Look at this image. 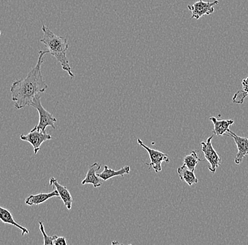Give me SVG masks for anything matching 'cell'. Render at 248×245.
I'll list each match as a JSON object with an SVG mask.
<instances>
[{"instance_id": "ffe728a7", "label": "cell", "mask_w": 248, "mask_h": 245, "mask_svg": "<svg viewBox=\"0 0 248 245\" xmlns=\"http://www.w3.org/2000/svg\"><path fill=\"white\" fill-rule=\"evenodd\" d=\"M242 85L243 86V91L248 95V77L242 81Z\"/></svg>"}, {"instance_id": "30bf717a", "label": "cell", "mask_w": 248, "mask_h": 245, "mask_svg": "<svg viewBox=\"0 0 248 245\" xmlns=\"http://www.w3.org/2000/svg\"><path fill=\"white\" fill-rule=\"evenodd\" d=\"M101 165L98 163H94L92 165H90L88 168V173L85 179L82 181L81 184L83 185L85 184H93L94 188H98L102 186L100 178L97 176V172L100 170Z\"/></svg>"}, {"instance_id": "5b68a950", "label": "cell", "mask_w": 248, "mask_h": 245, "mask_svg": "<svg viewBox=\"0 0 248 245\" xmlns=\"http://www.w3.org/2000/svg\"><path fill=\"white\" fill-rule=\"evenodd\" d=\"M138 144L147 150L150 157V163H146L149 168H153L155 173H158L162 171V163L163 162L170 163V157L166 153L159 151V150L153 149L149 148L146 145L143 144L140 139H138Z\"/></svg>"}, {"instance_id": "7c38bea8", "label": "cell", "mask_w": 248, "mask_h": 245, "mask_svg": "<svg viewBox=\"0 0 248 245\" xmlns=\"http://www.w3.org/2000/svg\"><path fill=\"white\" fill-rule=\"evenodd\" d=\"M130 171H131V167L128 165H125L119 170H112V169L108 168V165H105L103 171L97 175L102 180L108 181V180L114 178V177H124L125 174H129Z\"/></svg>"}, {"instance_id": "9a60e30c", "label": "cell", "mask_w": 248, "mask_h": 245, "mask_svg": "<svg viewBox=\"0 0 248 245\" xmlns=\"http://www.w3.org/2000/svg\"><path fill=\"white\" fill-rule=\"evenodd\" d=\"M177 173L180 179L187 183L189 186L193 185L199 182L197 177L195 176V173L190 169L187 168L186 165H183L182 166L178 167Z\"/></svg>"}, {"instance_id": "d6986e66", "label": "cell", "mask_w": 248, "mask_h": 245, "mask_svg": "<svg viewBox=\"0 0 248 245\" xmlns=\"http://www.w3.org/2000/svg\"><path fill=\"white\" fill-rule=\"evenodd\" d=\"M54 245H67L66 237L57 236L54 240Z\"/></svg>"}, {"instance_id": "e0dca14e", "label": "cell", "mask_w": 248, "mask_h": 245, "mask_svg": "<svg viewBox=\"0 0 248 245\" xmlns=\"http://www.w3.org/2000/svg\"><path fill=\"white\" fill-rule=\"evenodd\" d=\"M39 226H40V232L43 236V240H44L45 245H54V241L57 237V235H53V236H49L46 235V230H45L44 225L43 222L39 221Z\"/></svg>"}, {"instance_id": "2e32d148", "label": "cell", "mask_w": 248, "mask_h": 245, "mask_svg": "<svg viewBox=\"0 0 248 245\" xmlns=\"http://www.w3.org/2000/svg\"><path fill=\"white\" fill-rule=\"evenodd\" d=\"M201 161H202L198 157L197 152L193 150L190 155H187V156L184 158V164L186 165L187 168L190 169L192 171L195 172L197 165Z\"/></svg>"}, {"instance_id": "8fae6325", "label": "cell", "mask_w": 248, "mask_h": 245, "mask_svg": "<svg viewBox=\"0 0 248 245\" xmlns=\"http://www.w3.org/2000/svg\"><path fill=\"white\" fill-rule=\"evenodd\" d=\"M52 197H60L58 191L55 190L49 193H40L38 195H30L25 200V204H27L28 206H39Z\"/></svg>"}, {"instance_id": "52a82bcc", "label": "cell", "mask_w": 248, "mask_h": 245, "mask_svg": "<svg viewBox=\"0 0 248 245\" xmlns=\"http://www.w3.org/2000/svg\"><path fill=\"white\" fill-rule=\"evenodd\" d=\"M218 4V0H215L212 2L200 0V1H196L193 5L187 6V8L189 10L191 11V18L198 20L204 15H209L213 14L215 12L214 6Z\"/></svg>"}, {"instance_id": "9c48e42d", "label": "cell", "mask_w": 248, "mask_h": 245, "mask_svg": "<svg viewBox=\"0 0 248 245\" xmlns=\"http://www.w3.org/2000/svg\"><path fill=\"white\" fill-rule=\"evenodd\" d=\"M49 185H53L55 187L56 190L58 191L64 206L67 208L68 210H71L72 208L73 198L67 187L60 184L58 180L54 178H51L49 180Z\"/></svg>"}, {"instance_id": "6da1fadb", "label": "cell", "mask_w": 248, "mask_h": 245, "mask_svg": "<svg viewBox=\"0 0 248 245\" xmlns=\"http://www.w3.org/2000/svg\"><path fill=\"white\" fill-rule=\"evenodd\" d=\"M48 50L39 51L38 62L24 79L17 80L12 83L10 92L12 100L17 110L31 105L32 100L39 94L46 92L48 88L42 74L41 66L44 63L43 57Z\"/></svg>"}, {"instance_id": "7a4b0ae2", "label": "cell", "mask_w": 248, "mask_h": 245, "mask_svg": "<svg viewBox=\"0 0 248 245\" xmlns=\"http://www.w3.org/2000/svg\"><path fill=\"white\" fill-rule=\"evenodd\" d=\"M42 31L43 32V37L40 39V43L44 44L47 48L49 54L55 57L57 62L61 65L62 69L66 71L71 78H74L75 76L71 70L66 56V52L69 49L67 38L56 35L44 24L42 26Z\"/></svg>"}, {"instance_id": "8992f818", "label": "cell", "mask_w": 248, "mask_h": 245, "mask_svg": "<svg viewBox=\"0 0 248 245\" xmlns=\"http://www.w3.org/2000/svg\"><path fill=\"white\" fill-rule=\"evenodd\" d=\"M20 139L24 142L30 143L33 147L34 153L37 154L40 149L42 144L46 141L51 140L52 136L46 134V131L32 130L28 134H21Z\"/></svg>"}, {"instance_id": "ac0fdd59", "label": "cell", "mask_w": 248, "mask_h": 245, "mask_svg": "<svg viewBox=\"0 0 248 245\" xmlns=\"http://www.w3.org/2000/svg\"><path fill=\"white\" fill-rule=\"evenodd\" d=\"M247 94L243 91H238L232 97V102L235 103L243 104L245 98L247 97Z\"/></svg>"}, {"instance_id": "4fadbf2b", "label": "cell", "mask_w": 248, "mask_h": 245, "mask_svg": "<svg viewBox=\"0 0 248 245\" xmlns=\"http://www.w3.org/2000/svg\"><path fill=\"white\" fill-rule=\"evenodd\" d=\"M0 221H1L2 223H5V224L12 225V226L16 227L17 229H21V235H28V234L30 233L29 229H26V228L20 226V225L15 221L10 211L1 207V206H0Z\"/></svg>"}, {"instance_id": "44dd1931", "label": "cell", "mask_w": 248, "mask_h": 245, "mask_svg": "<svg viewBox=\"0 0 248 245\" xmlns=\"http://www.w3.org/2000/svg\"><path fill=\"white\" fill-rule=\"evenodd\" d=\"M1 35V31H0V35Z\"/></svg>"}, {"instance_id": "277c9868", "label": "cell", "mask_w": 248, "mask_h": 245, "mask_svg": "<svg viewBox=\"0 0 248 245\" xmlns=\"http://www.w3.org/2000/svg\"><path fill=\"white\" fill-rule=\"evenodd\" d=\"M213 136H211L207 139L206 142H201L202 151L204 153L206 161L209 163V170L212 174L216 173L217 169L221 163V159L212 147V140Z\"/></svg>"}, {"instance_id": "5bb4252c", "label": "cell", "mask_w": 248, "mask_h": 245, "mask_svg": "<svg viewBox=\"0 0 248 245\" xmlns=\"http://www.w3.org/2000/svg\"><path fill=\"white\" fill-rule=\"evenodd\" d=\"M209 120L212 121V123L214 124L213 133L214 135L216 136H223L227 133L229 130V127L234 123L232 119L218 120L215 117H210Z\"/></svg>"}, {"instance_id": "3957f363", "label": "cell", "mask_w": 248, "mask_h": 245, "mask_svg": "<svg viewBox=\"0 0 248 245\" xmlns=\"http://www.w3.org/2000/svg\"><path fill=\"white\" fill-rule=\"evenodd\" d=\"M41 94H39L34 98L31 106L38 111L39 113V122L32 130H40V131H46V128L47 127H51L55 129L54 123L57 122V119L54 117L53 114L49 113V112L45 109L41 103Z\"/></svg>"}, {"instance_id": "ba28073f", "label": "cell", "mask_w": 248, "mask_h": 245, "mask_svg": "<svg viewBox=\"0 0 248 245\" xmlns=\"http://www.w3.org/2000/svg\"><path fill=\"white\" fill-rule=\"evenodd\" d=\"M227 136H232L238 148V153L235 158V163L239 165L245 156L248 155V138L241 137L232 132L230 130L228 131Z\"/></svg>"}]
</instances>
